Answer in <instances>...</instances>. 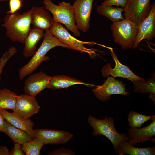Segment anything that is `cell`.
<instances>
[{
  "instance_id": "obj_1",
  "label": "cell",
  "mask_w": 155,
  "mask_h": 155,
  "mask_svg": "<svg viewBox=\"0 0 155 155\" xmlns=\"http://www.w3.org/2000/svg\"><path fill=\"white\" fill-rule=\"evenodd\" d=\"M32 10V7L22 14L16 12L4 17L1 26L6 29V34L11 40L24 44L31 29Z\"/></svg>"
},
{
  "instance_id": "obj_2",
  "label": "cell",
  "mask_w": 155,
  "mask_h": 155,
  "mask_svg": "<svg viewBox=\"0 0 155 155\" xmlns=\"http://www.w3.org/2000/svg\"><path fill=\"white\" fill-rule=\"evenodd\" d=\"M41 45L30 60L19 70V76L20 80L32 73L43 61L49 60V57L46 54L51 49L57 46L70 49L69 46L61 42L49 30L45 31Z\"/></svg>"
},
{
  "instance_id": "obj_3",
  "label": "cell",
  "mask_w": 155,
  "mask_h": 155,
  "mask_svg": "<svg viewBox=\"0 0 155 155\" xmlns=\"http://www.w3.org/2000/svg\"><path fill=\"white\" fill-rule=\"evenodd\" d=\"M43 3L44 7L52 14L54 22L64 24L67 30L72 32L75 36H80V32L75 24L74 10L71 4L63 1L57 5L51 0H44Z\"/></svg>"
},
{
  "instance_id": "obj_4",
  "label": "cell",
  "mask_w": 155,
  "mask_h": 155,
  "mask_svg": "<svg viewBox=\"0 0 155 155\" xmlns=\"http://www.w3.org/2000/svg\"><path fill=\"white\" fill-rule=\"evenodd\" d=\"M114 42L123 49L133 47L137 36L138 26L132 20L124 18L113 22L110 25Z\"/></svg>"
},
{
  "instance_id": "obj_5",
  "label": "cell",
  "mask_w": 155,
  "mask_h": 155,
  "mask_svg": "<svg viewBox=\"0 0 155 155\" xmlns=\"http://www.w3.org/2000/svg\"><path fill=\"white\" fill-rule=\"evenodd\" d=\"M88 121L93 129V135L97 136L102 135L105 136L111 141L115 150L121 141L129 140L125 134H119L117 131L114 125V119L111 117L106 116L104 119H100L89 115Z\"/></svg>"
},
{
  "instance_id": "obj_6",
  "label": "cell",
  "mask_w": 155,
  "mask_h": 155,
  "mask_svg": "<svg viewBox=\"0 0 155 155\" xmlns=\"http://www.w3.org/2000/svg\"><path fill=\"white\" fill-rule=\"evenodd\" d=\"M49 32L56 37L61 42L70 47V49L82 53H87L91 55L92 51L85 47L84 44H91L92 42H84L79 40L72 36L61 23L53 22L52 26L49 30Z\"/></svg>"
},
{
  "instance_id": "obj_7",
  "label": "cell",
  "mask_w": 155,
  "mask_h": 155,
  "mask_svg": "<svg viewBox=\"0 0 155 155\" xmlns=\"http://www.w3.org/2000/svg\"><path fill=\"white\" fill-rule=\"evenodd\" d=\"M150 0H127L123 7L124 18L134 21L138 26L149 14L152 6Z\"/></svg>"
},
{
  "instance_id": "obj_8",
  "label": "cell",
  "mask_w": 155,
  "mask_h": 155,
  "mask_svg": "<svg viewBox=\"0 0 155 155\" xmlns=\"http://www.w3.org/2000/svg\"><path fill=\"white\" fill-rule=\"evenodd\" d=\"M126 84L122 81L117 80L112 76H108L102 85H99L92 89L95 95L99 100L104 102L109 100L113 94L128 95L130 93L127 92Z\"/></svg>"
},
{
  "instance_id": "obj_9",
  "label": "cell",
  "mask_w": 155,
  "mask_h": 155,
  "mask_svg": "<svg viewBox=\"0 0 155 155\" xmlns=\"http://www.w3.org/2000/svg\"><path fill=\"white\" fill-rule=\"evenodd\" d=\"M94 0H75L72 5L75 24L78 30L86 32L90 27V15Z\"/></svg>"
},
{
  "instance_id": "obj_10",
  "label": "cell",
  "mask_w": 155,
  "mask_h": 155,
  "mask_svg": "<svg viewBox=\"0 0 155 155\" xmlns=\"http://www.w3.org/2000/svg\"><path fill=\"white\" fill-rule=\"evenodd\" d=\"M40 107L35 96L25 94L18 95L13 113L24 119L38 113Z\"/></svg>"
},
{
  "instance_id": "obj_11",
  "label": "cell",
  "mask_w": 155,
  "mask_h": 155,
  "mask_svg": "<svg viewBox=\"0 0 155 155\" xmlns=\"http://www.w3.org/2000/svg\"><path fill=\"white\" fill-rule=\"evenodd\" d=\"M110 53L115 63L113 69L111 68V64L105 65L101 70L102 75L104 77L111 75L113 78L121 77L126 78L133 82L138 80H144V79L135 74L127 66L120 63L112 49L110 48Z\"/></svg>"
},
{
  "instance_id": "obj_12",
  "label": "cell",
  "mask_w": 155,
  "mask_h": 155,
  "mask_svg": "<svg viewBox=\"0 0 155 155\" xmlns=\"http://www.w3.org/2000/svg\"><path fill=\"white\" fill-rule=\"evenodd\" d=\"M155 37V3L152 5L150 11L138 26V33L133 49H135L141 41L145 39L152 41Z\"/></svg>"
},
{
  "instance_id": "obj_13",
  "label": "cell",
  "mask_w": 155,
  "mask_h": 155,
  "mask_svg": "<svg viewBox=\"0 0 155 155\" xmlns=\"http://www.w3.org/2000/svg\"><path fill=\"white\" fill-rule=\"evenodd\" d=\"M51 77L41 71L30 75L24 83L25 93L35 96L43 90L48 88Z\"/></svg>"
},
{
  "instance_id": "obj_14",
  "label": "cell",
  "mask_w": 155,
  "mask_h": 155,
  "mask_svg": "<svg viewBox=\"0 0 155 155\" xmlns=\"http://www.w3.org/2000/svg\"><path fill=\"white\" fill-rule=\"evenodd\" d=\"M34 131L36 137L40 138L44 145L65 143L73 137L72 134L65 131L43 129H36Z\"/></svg>"
},
{
  "instance_id": "obj_15",
  "label": "cell",
  "mask_w": 155,
  "mask_h": 155,
  "mask_svg": "<svg viewBox=\"0 0 155 155\" xmlns=\"http://www.w3.org/2000/svg\"><path fill=\"white\" fill-rule=\"evenodd\" d=\"M151 120L152 122L145 127L140 129L131 127L128 129L129 141L134 146L137 143H144L148 140L155 142V138H152L155 136V117Z\"/></svg>"
},
{
  "instance_id": "obj_16",
  "label": "cell",
  "mask_w": 155,
  "mask_h": 155,
  "mask_svg": "<svg viewBox=\"0 0 155 155\" xmlns=\"http://www.w3.org/2000/svg\"><path fill=\"white\" fill-rule=\"evenodd\" d=\"M31 24L33 28L44 31L49 30L53 21L49 12L44 7L33 6Z\"/></svg>"
},
{
  "instance_id": "obj_17",
  "label": "cell",
  "mask_w": 155,
  "mask_h": 155,
  "mask_svg": "<svg viewBox=\"0 0 155 155\" xmlns=\"http://www.w3.org/2000/svg\"><path fill=\"white\" fill-rule=\"evenodd\" d=\"M0 113L5 119L12 125L26 132L32 139L36 137L34 129H33L34 123L31 119L22 118L6 110H0Z\"/></svg>"
},
{
  "instance_id": "obj_18",
  "label": "cell",
  "mask_w": 155,
  "mask_h": 155,
  "mask_svg": "<svg viewBox=\"0 0 155 155\" xmlns=\"http://www.w3.org/2000/svg\"><path fill=\"white\" fill-rule=\"evenodd\" d=\"M123 140L121 141L115 150L116 153L119 155L127 154L129 155H154L155 145L153 147L143 148L135 147L129 141Z\"/></svg>"
},
{
  "instance_id": "obj_19",
  "label": "cell",
  "mask_w": 155,
  "mask_h": 155,
  "mask_svg": "<svg viewBox=\"0 0 155 155\" xmlns=\"http://www.w3.org/2000/svg\"><path fill=\"white\" fill-rule=\"evenodd\" d=\"M44 35V31L33 28L26 37L24 44L23 54L25 57L32 56L36 51L37 45Z\"/></svg>"
},
{
  "instance_id": "obj_20",
  "label": "cell",
  "mask_w": 155,
  "mask_h": 155,
  "mask_svg": "<svg viewBox=\"0 0 155 155\" xmlns=\"http://www.w3.org/2000/svg\"><path fill=\"white\" fill-rule=\"evenodd\" d=\"M2 132L9 136L14 143H18L21 145L33 139L26 132L15 127L5 119Z\"/></svg>"
},
{
  "instance_id": "obj_21",
  "label": "cell",
  "mask_w": 155,
  "mask_h": 155,
  "mask_svg": "<svg viewBox=\"0 0 155 155\" xmlns=\"http://www.w3.org/2000/svg\"><path fill=\"white\" fill-rule=\"evenodd\" d=\"M91 85L75 78L63 75H55L51 77L48 88L56 90L67 88L75 84Z\"/></svg>"
},
{
  "instance_id": "obj_22",
  "label": "cell",
  "mask_w": 155,
  "mask_h": 155,
  "mask_svg": "<svg viewBox=\"0 0 155 155\" xmlns=\"http://www.w3.org/2000/svg\"><path fill=\"white\" fill-rule=\"evenodd\" d=\"M97 13L111 20L113 22H117L124 19L122 15L123 8L115 7L113 6L103 5L101 4L96 7Z\"/></svg>"
},
{
  "instance_id": "obj_23",
  "label": "cell",
  "mask_w": 155,
  "mask_h": 155,
  "mask_svg": "<svg viewBox=\"0 0 155 155\" xmlns=\"http://www.w3.org/2000/svg\"><path fill=\"white\" fill-rule=\"evenodd\" d=\"M18 96L15 92L8 89H0V110H13Z\"/></svg>"
},
{
  "instance_id": "obj_24",
  "label": "cell",
  "mask_w": 155,
  "mask_h": 155,
  "mask_svg": "<svg viewBox=\"0 0 155 155\" xmlns=\"http://www.w3.org/2000/svg\"><path fill=\"white\" fill-rule=\"evenodd\" d=\"M44 145L40 138L36 137L30 141L23 144L22 148L26 155H39L42 148Z\"/></svg>"
},
{
  "instance_id": "obj_25",
  "label": "cell",
  "mask_w": 155,
  "mask_h": 155,
  "mask_svg": "<svg viewBox=\"0 0 155 155\" xmlns=\"http://www.w3.org/2000/svg\"><path fill=\"white\" fill-rule=\"evenodd\" d=\"M133 83L135 92L155 94L154 74L147 81L138 80L134 82Z\"/></svg>"
},
{
  "instance_id": "obj_26",
  "label": "cell",
  "mask_w": 155,
  "mask_h": 155,
  "mask_svg": "<svg viewBox=\"0 0 155 155\" xmlns=\"http://www.w3.org/2000/svg\"><path fill=\"white\" fill-rule=\"evenodd\" d=\"M154 117H155V115L147 116L132 111L130 112L128 115V123L132 128H139L144 123L148 120H151Z\"/></svg>"
},
{
  "instance_id": "obj_27",
  "label": "cell",
  "mask_w": 155,
  "mask_h": 155,
  "mask_svg": "<svg viewBox=\"0 0 155 155\" xmlns=\"http://www.w3.org/2000/svg\"><path fill=\"white\" fill-rule=\"evenodd\" d=\"M17 52L16 49L11 47L8 49V51L5 52L0 59V82L1 75L3 67L9 59Z\"/></svg>"
},
{
  "instance_id": "obj_28",
  "label": "cell",
  "mask_w": 155,
  "mask_h": 155,
  "mask_svg": "<svg viewBox=\"0 0 155 155\" xmlns=\"http://www.w3.org/2000/svg\"><path fill=\"white\" fill-rule=\"evenodd\" d=\"M10 10L7 12L9 14H13L22 6V0H9Z\"/></svg>"
},
{
  "instance_id": "obj_29",
  "label": "cell",
  "mask_w": 155,
  "mask_h": 155,
  "mask_svg": "<svg viewBox=\"0 0 155 155\" xmlns=\"http://www.w3.org/2000/svg\"><path fill=\"white\" fill-rule=\"evenodd\" d=\"M127 1V0H105L101 4L106 6L115 5L124 7Z\"/></svg>"
},
{
  "instance_id": "obj_30",
  "label": "cell",
  "mask_w": 155,
  "mask_h": 155,
  "mask_svg": "<svg viewBox=\"0 0 155 155\" xmlns=\"http://www.w3.org/2000/svg\"><path fill=\"white\" fill-rule=\"evenodd\" d=\"M48 155H73L74 153L71 150L62 148L59 149H56L50 152Z\"/></svg>"
},
{
  "instance_id": "obj_31",
  "label": "cell",
  "mask_w": 155,
  "mask_h": 155,
  "mask_svg": "<svg viewBox=\"0 0 155 155\" xmlns=\"http://www.w3.org/2000/svg\"><path fill=\"white\" fill-rule=\"evenodd\" d=\"M19 144L14 143V147L10 152L9 155H24L25 154Z\"/></svg>"
},
{
  "instance_id": "obj_32",
  "label": "cell",
  "mask_w": 155,
  "mask_h": 155,
  "mask_svg": "<svg viewBox=\"0 0 155 155\" xmlns=\"http://www.w3.org/2000/svg\"><path fill=\"white\" fill-rule=\"evenodd\" d=\"M10 151L5 146H0V155H9Z\"/></svg>"
},
{
  "instance_id": "obj_33",
  "label": "cell",
  "mask_w": 155,
  "mask_h": 155,
  "mask_svg": "<svg viewBox=\"0 0 155 155\" xmlns=\"http://www.w3.org/2000/svg\"><path fill=\"white\" fill-rule=\"evenodd\" d=\"M5 119L0 113V132H2Z\"/></svg>"
},
{
  "instance_id": "obj_34",
  "label": "cell",
  "mask_w": 155,
  "mask_h": 155,
  "mask_svg": "<svg viewBox=\"0 0 155 155\" xmlns=\"http://www.w3.org/2000/svg\"><path fill=\"white\" fill-rule=\"evenodd\" d=\"M149 98L155 102V94L151 93L149 96Z\"/></svg>"
},
{
  "instance_id": "obj_35",
  "label": "cell",
  "mask_w": 155,
  "mask_h": 155,
  "mask_svg": "<svg viewBox=\"0 0 155 155\" xmlns=\"http://www.w3.org/2000/svg\"><path fill=\"white\" fill-rule=\"evenodd\" d=\"M9 0H0V1H9Z\"/></svg>"
}]
</instances>
